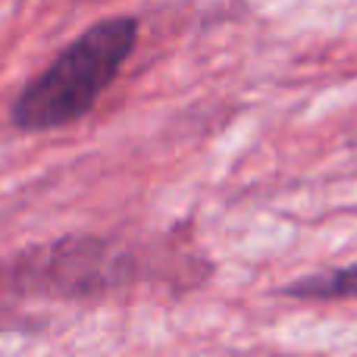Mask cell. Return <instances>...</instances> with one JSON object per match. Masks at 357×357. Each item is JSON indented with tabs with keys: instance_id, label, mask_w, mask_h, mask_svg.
Masks as SVG:
<instances>
[{
	"instance_id": "cell-2",
	"label": "cell",
	"mask_w": 357,
	"mask_h": 357,
	"mask_svg": "<svg viewBox=\"0 0 357 357\" xmlns=\"http://www.w3.org/2000/svg\"><path fill=\"white\" fill-rule=\"evenodd\" d=\"M282 295L298 298V301H345V298H357V264L314 273V276H301L291 285H285Z\"/></svg>"
},
{
	"instance_id": "cell-1",
	"label": "cell",
	"mask_w": 357,
	"mask_h": 357,
	"mask_svg": "<svg viewBox=\"0 0 357 357\" xmlns=\"http://www.w3.org/2000/svg\"><path fill=\"white\" fill-rule=\"evenodd\" d=\"M135 35L138 25L129 16L91 25L73 47L63 50V56L47 73H41L22 91L13 107L16 126L41 132L85 116L104 88L116 79L119 66L135 47Z\"/></svg>"
}]
</instances>
